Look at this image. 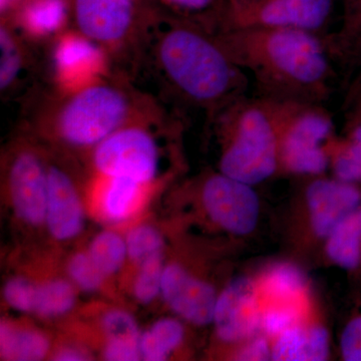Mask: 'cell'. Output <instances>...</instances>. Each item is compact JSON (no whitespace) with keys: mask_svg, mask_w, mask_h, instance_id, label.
Here are the masks:
<instances>
[{"mask_svg":"<svg viewBox=\"0 0 361 361\" xmlns=\"http://www.w3.org/2000/svg\"><path fill=\"white\" fill-rule=\"evenodd\" d=\"M149 61L180 101L216 118L246 97V73L212 30L175 14L154 11L135 61Z\"/></svg>","mask_w":361,"mask_h":361,"instance_id":"obj_1","label":"cell"},{"mask_svg":"<svg viewBox=\"0 0 361 361\" xmlns=\"http://www.w3.org/2000/svg\"><path fill=\"white\" fill-rule=\"evenodd\" d=\"M215 35L235 63L250 73L261 97L318 104L329 97L336 61L324 35L287 28Z\"/></svg>","mask_w":361,"mask_h":361,"instance_id":"obj_2","label":"cell"},{"mask_svg":"<svg viewBox=\"0 0 361 361\" xmlns=\"http://www.w3.org/2000/svg\"><path fill=\"white\" fill-rule=\"evenodd\" d=\"M163 114L155 97L111 77L73 94H56L35 116L40 128L66 146L94 149L126 126Z\"/></svg>","mask_w":361,"mask_h":361,"instance_id":"obj_3","label":"cell"},{"mask_svg":"<svg viewBox=\"0 0 361 361\" xmlns=\"http://www.w3.org/2000/svg\"><path fill=\"white\" fill-rule=\"evenodd\" d=\"M225 134L220 172L246 184H259L280 165L281 101L244 97L216 116Z\"/></svg>","mask_w":361,"mask_h":361,"instance_id":"obj_4","label":"cell"},{"mask_svg":"<svg viewBox=\"0 0 361 361\" xmlns=\"http://www.w3.org/2000/svg\"><path fill=\"white\" fill-rule=\"evenodd\" d=\"M75 30L108 52L111 61H135L154 11L141 0H71Z\"/></svg>","mask_w":361,"mask_h":361,"instance_id":"obj_5","label":"cell"},{"mask_svg":"<svg viewBox=\"0 0 361 361\" xmlns=\"http://www.w3.org/2000/svg\"><path fill=\"white\" fill-rule=\"evenodd\" d=\"M334 123L323 104L281 101L280 164L292 174L318 176L330 164Z\"/></svg>","mask_w":361,"mask_h":361,"instance_id":"obj_6","label":"cell"},{"mask_svg":"<svg viewBox=\"0 0 361 361\" xmlns=\"http://www.w3.org/2000/svg\"><path fill=\"white\" fill-rule=\"evenodd\" d=\"M165 114L116 130L92 149V161L103 177H125L147 185L160 172L161 152L154 129Z\"/></svg>","mask_w":361,"mask_h":361,"instance_id":"obj_7","label":"cell"},{"mask_svg":"<svg viewBox=\"0 0 361 361\" xmlns=\"http://www.w3.org/2000/svg\"><path fill=\"white\" fill-rule=\"evenodd\" d=\"M336 0H227L218 32L246 28H287L320 33Z\"/></svg>","mask_w":361,"mask_h":361,"instance_id":"obj_8","label":"cell"},{"mask_svg":"<svg viewBox=\"0 0 361 361\" xmlns=\"http://www.w3.org/2000/svg\"><path fill=\"white\" fill-rule=\"evenodd\" d=\"M51 77L56 94H70L113 77L108 52L78 30H66L52 42Z\"/></svg>","mask_w":361,"mask_h":361,"instance_id":"obj_9","label":"cell"},{"mask_svg":"<svg viewBox=\"0 0 361 361\" xmlns=\"http://www.w3.org/2000/svg\"><path fill=\"white\" fill-rule=\"evenodd\" d=\"M202 200L211 219L232 234H249L257 225L260 204L251 185L212 175L204 182Z\"/></svg>","mask_w":361,"mask_h":361,"instance_id":"obj_10","label":"cell"},{"mask_svg":"<svg viewBox=\"0 0 361 361\" xmlns=\"http://www.w3.org/2000/svg\"><path fill=\"white\" fill-rule=\"evenodd\" d=\"M7 183L14 211L20 219L37 226L45 222L49 200V164L28 148L16 152L9 161Z\"/></svg>","mask_w":361,"mask_h":361,"instance_id":"obj_11","label":"cell"},{"mask_svg":"<svg viewBox=\"0 0 361 361\" xmlns=\"http://www.w3.org/2000/svg\"><path fill=\"white\" fill-rule=\"evenodd\" d=\"M258 287L248 277L233 280L218 296L214 323L218 336L226 342L247 341L261 329Z\"/></svg>","mask_w":361,"mask_h":361,"instance_id":"obj_12","label":"cell"},{"mask_svg":"<svg viewBox=\"0 0 361 361\" xmlns=\"http://www.w3.org/2000/svg\"><path fill=\"white\" fill-rule=\"evenodd\" d=\"M161 293L169 307L187 322L201 326L213 322L218 298L215 290L180 266L165 267Z\"/></svg>","mask_w":361,"mask_h":361,"instance_id":"obj_13","label":"cell"},{"mask_svg":"<svg viewBox=\"0 0 361 361\" xmlns=\"http://www.w3.org/2000/svg\"><path fill=\"white\" fill-rule=\"evenodd\" d=\"M311 226L315 234L327 238L342 220L361 206L358 185L334 180L318 179L306 191Z\"/></svg>","mask_w":361,"mask_h":361,"instance_id":"obj_14","label":"cell"},{"mask_svg":"<svg viewBox=\"0 0 361 361\" xmlns=\"http://www.w3.org/2000/svg\"><path fill=\"white\" fill-rule=\"evenodd\" d=\"M47 228L54 238L65 241L77 237L84 227L85 213L77 188L63 169L49 165Z\"/></svg>","mask_w":361,"mask_h":361,"instance_id":"obj_15","label":"cell"},{"mask_svg":"<svg viewBox=\"0 0 361 361\" xmlns=\"http://www.w3.org/2000/svg\"><path fill=\"white\" fill-rule=\"evenodd\" d=\"M71 0H23L6 20L28 42H54L68 30Z\"/></svg>","mask_w":361,"mask_h":361,"instance_id":"obj_16","label":"cell"},{"mask_svg":"<svg viewBox=\"0 0 361 361\" xmlns=\"http://www.w3.org/2000/svg\"><path fill=\"white\" fill-rule=\"evenodd\" d=\"M28 42L6 18L0 25V90L2 96L13 92L25 82L32 59Z\"/></svg>","mask_w":361,"mask_h":361,"instance_id":"obj_17","label":"cell"},{"mask_svg":"<svg viewBox=\"0 0 361 361\" xmlns=\"http://www.w3.org/2000/svg\"><path fill=\"white\" fill-rule=\"evenodd\" d=\"M329 355L327 330L319 325H295L277 336L272 360L278 361H322Z\"/></svg>","mask_w":361,"mask_h":361,"instance_id":"obj_18","label":"cell"},{"mask_svg":"<svg viewBox=\"0 0 361 361\" xmlns=\"http://www.w3.org/2000/svg\"><path fill=\"white\" fill-rule=\"evenodd\" d=\"M334 61L348 68H361V0H343V16L338 30L326 35Z\"/></svg>","mask_w":361,"mask_h":361,"instance_id":"obj_19","label":"cell"},{"mask_svg":"<svg viewBox=\"0 0 361 361\" xmlns=\"http://www.w3.org/2000/svg\"><path fill=\"white\" fill-rule=\"evenodd\" d=\"M327 255L343 269L353 270L361 260V206L327 237Z\"/></svg>","mask_w":361,"mask_h":361,"instance_id":"obj_20","label":"cell"},{"mask_svg":"<svg viewBox=\"0 0 361 361\" xmlns=\"http://www.w3.org/2000/svg\"><path fill=\"white\" fill-rule=\"evenodd\" d=\"M346 139L337 147L332 161L337 179L351 184H361V115L348 111Z\"/></svg>","mask_w":361,"mask_h":361,"instance_id":"obj_21","label":"cell"},{"mask_svg":"<svg viewBox=\"0 0 361 361\" xmlns=\"http://www.w3.org/2000/svg\"><path fill=\"white\" fill-rule=\"evenodd\" d=\"M47 337L28 329H16L6 323L0 327V349L4 360L37 361L49 351Z\"/></svg>","mask_w":361,"mask_h":361,"instance_id":"obj_22","label":"cell"},{"mask_svg":"<svg viewBox=\"0 0 361 361\" xmlns=\"http://www.w3.org/2000/svg\"><path fill=\"white\" fill-rule=\"evenodd\" d=\"M184 337V329L178 320L164 318L147 330L140 339L142 360H166L180 345Z\"/></svg>","mask_w":361,"mask_h":361,"instance_id":"obj_23","label":"cell"},{"mask_svg":"<svg viewBox=\"0 0 361 361\" xmlns=\"http://www.w3.org/2000/svg\"><path fill=\"white\" fill-rule=\"evenodd\" d=\"M106 179L103 203L109 219L121 222L133 213L144 184L125 177H104Z\"/></svg>","mask_w":361,"mask_h":361,"instance_id":"obj_24","label":"cell"},{"mask_svg":"<svg viewBox=\"0 0 361 361\" xmlns=\"http://www.w3.org/2000/svg\"><path fill=\"white\" fill-rule=\"evenodd\" d=\"M306 280L296 266L281 263L271 267L261 280V289L280 301H293L302 294Z\"/></svg>","mask_w":361,"mask_h":361,"instance_id":"obj_25","label":"cell"},{"mask_svg":"<svg viewBox=\"0 0 361 361\" xmlns=\"http://www.w3.org/2000/svg\"><path fill=\"white\" fill-rule=\"evenodd\" d=\"M75 292L63 279L51 280L37 287L35 313L42 317H59L71 310L75 303Z\"/></svg>","mask_w":361,"mask_h":361,"instance_id":"obj_26","label":"cell"},{"mask_svg":"<svg viewBox=\"0 0 361 361\" xmlns=\"http://www.w3.org/2000/svg\"><path fill=\"white\" fill-rule=\"evenodd\" d=\"M89 255L104 276L115 274L128 256L127 243L115 232L104 231L92 240Z\"/></svg>","mask_w":361,"mask_h":361,"instance_id":"obj_27","label":"cell"},{"mask_svg":"<svg viewBox=\"0 0 361 361\" xmlns=\"http://www.w3.org/2000/svg\"><path fill=\"white\" fill-rule=\"evenodd\" d=\"M175 16L187 18L215 32L227 0H159Z\"/></svg>","mask_w":361,"mask_h":361,"instance_id":"obj_28","label":"cell"},{"mask_svg":"<svg viewBox=\"0 0 361 361\" xmlns=\"http://www.w3.org/2000/svg\"><path fill=\"white\" fill-rule=\"evenodd\" d=\"M164 269L161 253L141 263L134 285L135 297L140 303H151L161 293Z\"/></svg>","mask_w":361,"mask_h":361,"instance_id":"obj_29","label":"cell"},{"mask_svg":"<svg viewBox=\"0 0 361 361\" xmlns=\"http://www.w3.org/2000/svg\"><path fill=\"white\" fill-rule=\"evenodd\" d=\"M128 256L135 262H144L147 259L161 253L164 241L160 233L151 226H139L126 238Z\"/></svg>","mask_w":361,"mask_h":361,"instance_id":"obj_30","label":"cell"},{"mask_svg":"<svg viewBox=\"0 0 361 361\" xmlns=\"http://www.w3.org/2000/svg\"><path fill=\"white\" fill-rule=\"evenodd\" d=\"M103 326L109 341L133 344L140 346L139 327L134 317L126 311L114 310L108 311L103 318Z\"/></svg>","mask_w":361,"mask_h":361,"instance_id":"obj_31","label":"cell"},{"mask_svg":"<svg viewBox=\"0 0 361 361\" xmlns=\"http://www.w3.org/2000/svg\"><path fill=\"white\" fill-rule=\"evenodd\" d=\"M68 273L71 279L82 290L96 291L106 277L99 271L89 253H78L68 263Z\"/></svg>","mask_w":361,"mask_h":361,"instance_id":"obj_32","label":"cell"},{"mask_svg":"<svg viewBox=\"0 0 361 361\" xmlns=\"http://www.w3.org/2000/svg\"><path fill=\"white\" fill-rule=\"evenodd\" d=\"M37 285L16 277L9 280L4 287V298L11 308L20 312H35Z\"/></svg>","mask_w":361,"mask_h":361,"instance_id":"obj_33","label":"cell"},{"mask_svg":"<svg viewBox=\"0 0 361 361\" xmlns=\"http://www.w3.org/2000/svg\"><path fill=\"white\" fill-rule=\"evenodd\" d=\"M299 313L294 306L270 308L262 313L261 329L271 336H278L285 330L298 324Z\"/></svg>","mask_w":361,"mask_h":361,"instance_id":"obj_34","label":"cell"},{"mask_svg":"<svg viewBox=\"0 0 361 361\" xmlns=\"http://www.w3.org/2000/svg\"><path fill=\"white\" fill-rule=\"evenodd\" d=\"M342 356L348 361H361V317L346 325L341 336Z\"/></svg>","mask_w":361,"mask_h":361,"instance_id":"obj_35","label":"cell"},{"mask_svg":"<svg viewBox=\"0 0 361 361\" xmlns=\"http://www.w3.org/2000/svg\"><path fill=\"white\" fill-rule=\"evenodd\" d=\"M251 341L239 351L238 360H272V349L264 337H252Z\"/></svg>","mask_w":361,"mask_h":361,"instance_id":"obj_36","label":"cell"},{"mask_svg":"<svg viewBox=\"0 0 361 361\" xmlns=\"http://www.w3.org/2000/svg\"><path fill=\"white\" fill-rule=\"evenodd\" d=\"M104 357L106 360L133 361L139 360L142 355L139 345L108 341L104 349Z\"/></svg>","mask_w":361,"mask_h":361,"instance_id":"obj_37","label":"cell"},{"mask_svg":"<svg viewBox=\"0 0 361 361\" xmlns=\"http://www.w3.org/2000/svg\"><path fill=\"white\" fill-rule=\"evenodd\" d=\"M56 360L61 361H80L87 360V356L80 349L65 348L61 349L54 357Z\"/></svg>","mask_w":361,"mask_h":361,"instance_id":"obj_38","label":"cell"},{"mask_svg":"<svg viewBox=\"0 0 361 361\" xmlns=\"http://www.w3.org/2000/svg\"><path fill=\"white\" fill-rule=\"evenodd\" d=\"M346 108L348 111H355L361 115V87L358 89L348 90Z\"/></svg>","mask_w":361,"mask_h":361,"instance_id":"obj_39","label":"cell"},{"mask_svg":"<svg viewBox=\"0 0 361 361\" xmlns=\"http://www.w3.org/2000/svg\"><path fill=\"white\" fill-rule=\"evenodd\" d=\"M23 0H0V11H1V18H6L20 6Z\"/></svg>","mask_w":361,"mask_h":361,"instance_id":"obj_40","label":"cell"},{"mask_svg":"<svg viewBox=\"0 0 361 361\" xmlns=\"http://www.w3.org/2000/svg\"><path fill=\"white\" fill-rule=\"evenodd\" d=\"M361 87V68L360 71H358L357 75H356V77L355 80H353V84L350 85V87H349V90H355L358 89V87Z\"/></svg>","mask_w":361,"mask_h":361,"instance_id":"obj_41","label":"cell"}]
</instances>
